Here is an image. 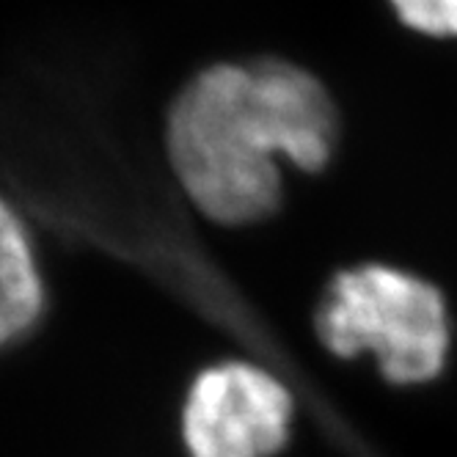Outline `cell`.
<instances>
[{"label":"cell","instance_id":"3957f363","mask_svg":"<svg viewBox=\"0 0 457 457\" xmlns=\"http://www.w3.org/2000/svg\"><path fill=\"white\" fill-rule=\"evenodd\" d=\"M295 400L265 367L220 361L195 375L182 408L190 457H273L292 433Z\"/></svg>","mask_w":457,"mask_h":457},{"label":"cell","instance_id":"7a4b0ae2","mask_svg":"<svg viewBox=\"0 0 457 457\" xmlns=\"http://www.w3.org/2000/svg\"><path fill=\"white\" fill-rule=\"evenodd\" d=\"M314 331L337 358L375 355L383 378L397 386L438 378L449 355V314L438 287L380 262L334 276L317 303Z\"/></svg>","mask_w":457,"mask_h":457},{"label":"cell","instance_id":"5b68a950","mask_svg":"<svg viewBox=\"0 0 457 457\" xmlns=\"http://www.w3.org/2000/svg\"><path fill=\"white\" fill-rule=\"evenodd\" d=\"M386 4L413 34L433 39L457 37V0H386Z\"/></svg>","mask_w":457,"mask_h":457},{"label":"cell","instance_id":"277c9868","mask_svg":"<svg viewBox=\"0 0 457 457\" xmlns=\"http://www.w3.org/2000/svg\"><path fill=\"white\" fill-rule=\"evenodd\" d=\"M45 309V281L25 220L0 195V347L25 337Z\"/></svg>","mask_w":457,"mask_h":457},{"label":"cell","instance_id":"6da1fadb","mask_svg":"<svg viewBox=\"0 0 457 457\" xmlns=\"http://www.w3.org/2000/svg\"><path fill=\"white\" fill-rule=\"evenodd\" d=\"M337 94L303 63L262 53L212 61L162 116L166 162L185 199L218 226L262 223L281 210V162L312 177L334 166Z\"/></svg>","mask_w":457,"mask_h":457}]
</instances>
